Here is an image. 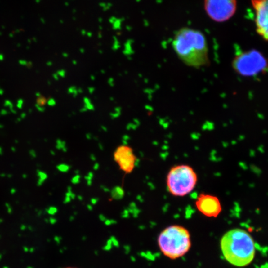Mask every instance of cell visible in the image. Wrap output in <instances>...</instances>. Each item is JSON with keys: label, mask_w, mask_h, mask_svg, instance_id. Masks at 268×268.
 Returning a JSON list of instances; mask_svg holds the SVG:
<instances>
[{"label": "cell", "mask_w": 268, "mask_h": 268, "mask_svg": "<svg viewBox=\"0 0 268 268\" xmlns=\"http://www.w3.org/2000/svg\"><path fill=\"white\" fill-rule=\"evenodd\" d=\"M98 146H99V149L101 150V151H103L104 150V146H103V145H102V143H99V144H98Z\"/></svg>", "instance_id": "74e56055"}, {"label": "cell", "mask_w": 268, "mask_h": 268, "mask_svg": "<svg viewBox=\"0 0 268 268\" xmlns=\"http://www.w3.org/2000/svg\"><path fill=\"white\" fill-rule=\"evenodd\" d=\"M50 153L51 154L53 155V156H54V155L55 154V152L54 151H53V150H50Z\"/></svg>", "instance_id": "ee69618b"}, {"label": "cell", "mask_w": 268, "mask_h": 268, "mask_svg": "<svg viewBox=\"0 0 268 268\" xmlns=\"http://www.w3.org/2000/svg\"><path fill=\"white\" fill-rule=\"evenodd\" d=\"M56 169L61 172H67L70 169V166L67 164L61 163L56 166Z\"/></svg>", "instance_id": "5bb4252c"}, {"label": "cell", "mask_w": 268, "mask_h": 268, "mask_svg": "<svg viewBox=\"0 0 268 268\" xmlns=\"http://www.w3.org/2000/svg\"><path fill=\"white\" fill-rule=\"evenodd\" d=\"M197 181V174L194 168L185 164L171 167L166 179L168 192L176 197H184L190 194L195 187Z\"/></svg>", "instance_id": "277c9868"}, {"label": "cell", "mask_w": 268, "mask_h": 268, "mask_svg": "<svg viewBox=\"0 0 268 268\" xmlns=\"http://www.w3.org/2000/svg\"><path fill=\"white\" fill-rule=\"evenodd\" d=\"M67 190L68 191H72V188L71 186H68L67 188Z\"/></svg>", "instance_id": "bcb514c9"}, {"label": "cell", "mask_w": 268, "mask_h": 268, "mask_svg": "<svg viewBox=\"0 0 268 268\" xmlns=\"http://www.w3.org/2000/svg\"><path fill=\"white\" fill-rule=\"evenodd\" d=\"M80 179H81V176L79 174H76L75 176H74L71 179V182L73 184H78L80 182Z\"/></svg>", "instance_id": "ac0fdd59"}, {"label": "cell", "mask_w": 268, "mask_h": 268, "mask_svg": "<svg viewBox=\"0 0 268 268\" xmlns=\"http://www.w3.org/2000/svg\"><path fill=\"white\" fill-rule=\"evenodd\" d=\"M94 177V174L92 172H89L86 176H84V179L87 181V185L91 186L92 184V179Z\"/></svg>", "instance_id": "9a60e30c"}, {"label": "cell", "mask_w": 268, "mask_h": 268, "mask_svg": "<svg viewBox=\"0 0 268 268\" xmlns=\"http://www.w3.org/2000/svg\"><path fill=\"white\" fill-rule=\"evenodd\" d=\"M99 220H100V221H103V222H104V221L107 219V218L104 216V215H103V214H99Z\"/></svg>", "instance_id": "4dcf8cb0"}, {"label": "cell", "mask_w": 268, "mask_h": 268, "mask_svg": "<svg viewBox=\"0 0 268 268\" xmlns=\"http://www.w3.org/2000/svg\"><path fill=\"white\" fill-rule=\"evenodd\" d=\"M87 209H88L89 210H92V205H91V204H88V205H87Z\"/></svg>", "instance_id": "ab89813d"}, {"label": "cell", "mask_w": 268, "mask_h": 268, "mask_svg": "<svg viewBox=\"0 0 268 268\" xmlns=\"http://www.w3.org/2000/svg\"><path fill=\"white\" fill-rule=\"evenodd\" d=\"M71 200V199L70 198V197L65 195V199H64V200H63V203H68L70 202Z\"/></svg>", "instance_id": "4316f807"}, {"label": "cell", "mask_w": 268, "mask_h": 268, "mask_svg": "<svg viewBox=\"0 0 268 268\" xmlns=\"http://www.w3.org/2000/svg\"><path fill=\"white\" fill-rule=\"evenodd\" d=\"M158 244L160 251L167 257L176 259L184 256L190 249L189 231L181 225H171L159 234Z\"/></svg>", "instance_id": "3957f363"}, {"label": "cell", "mask_w": 268, "mask_h": 268, "mask_svg": "<svg viewBox=\"0 0 268 268\" xmlns=\"http://www.w3.org/2000/svg\"><path fill=\"white\" fill-rule=\"evenodd\" d=\"M77 198L79 200H83V197L81 195H78Z\"/></svg>", "instance_id": "7bdbcfd3"}, {"label": "cell", "mask_w": 268, "mask_h": 268, "mask_svg": "<svg viewBox=\"0 0 268 268\" xmlns=\"http://www.w3.org/2000/svg\"><path fill=\"white\" fill-rule=\"evenodd\" d=\"M116 223V221L113 220V219H106L104 221V224L107 226H109V225H112Z\"/></svg>", "instance_id": "603a6c76"}, {"label": "cell", "mask_w": 268, "mask_h": 268, "mask_svg": "<svg viewBox=\"0 0 268 268\" xmlns=\"http://www.w3.org/2000/svg\"><path fill=\"white\" fill-rule=\"evenodd\" d=\"M75 197H76V195H75L73 192H71V194H70V198L71 199V200H72V199H75Z\"/></svg>", "instance_id": "8d00e7d4"}, {"label": "cell", "mask_w": 268, "mask_h": 268, "mask_svg": "<svg viewBox=\"0 0 268 268\" xmlns=\"http://www.w3.org/2000/svg\"><path fill=\"white\" fill-rule=\"evenodd\" d=\"M35 108L37 109V110L38 111L40 112H44L45 110V107L44 106L39 105H38V104H35Z\"/></svg>", "instance_id": "d4e9b609"}, {"label": "cell", "mask_w": 268, "mask_h": 268, "mask_svg": "<svg viewBox=\"0 0 268 268\" xmlns=\"http://www.w3.org/2000/svg\"><path fill=\"white\" fill-rule=\"evenodd\" d=\"M47 104L48 105L53 107V106H55L56 105V101L53 98H49L47 100Z\"/></svg>", "instance_id": "7402d4cb"}, {"label": "cell", "mask_w": 268, "mask_h": 268, "mask_svg": "<svg viewBox=\"0 0 268 268\" xmlns=\"http://www.w3.org/2000/svg\"><path fill=\"white\" fill-rule=\"evenodd\" d=\"M29 268H32V267H29Z\"/></svg>", "instance_id": "f5cc1de1"}, {"label": "cell", "mask_w": 268, "mask_h": 268, "mask_svg": "<svg viewBox=\"0 0 268 268\" xmlns=\"http://www.w3.org/2000/svg\"><path fill=\"white\" fill-rule=\"evenodd\" d=\"M114 158L120 169L125 172H131L135 167V162L138 158L133 152L132 148L127 145H122L115 150Z\"/></svg>", "instance_id": "9c48e42d"}, {"label": "cell", "mask_w": 268, "mask_h": 268, "mask_svg": "<svg viewBox=\"0 0 268 268\" xmlns=\"http://www.w3.org/2000/svg\"><path fill=\"white\" fill-rule=\"evenodd\" d=\"M83 239H86V237H83Z\"/></svg>", "instance_id": "816d5d0a"}, {"label": "cell", "mask_w": 268, "mask_h": 268, "mask_svg": "<svg viewBox=\"0 0 268 268\" xmlns=\"http://www.w3.org/2000/svg\"><path fill=\"white\" fill-rule=\"evenodd\" d=\"M220 248L225 259L237 267L249 264L253 261L256 252L252 237L241 228L227 231L220 240Z\"/></svg>", "instance_id": "7a4b0ae2"}, {"label": "cell", "mask_w": 268, "mask_h": 268, "mask_svg": "<svg viewBox=\"0 0 268 268\" xmlns=\"http://www.w3.org/2000/svg\"><path fill=\"white\" fill-rule=\"evenodd\" d=\"M22 104V100H20V102H19V105H18V106H19V107H21Z\"/></svg>", "instance_id": "f6af8a7d"}, {"label": "cell", "mask_w": 268, "mask_h": 268, "mask_svg": "<svg viewBox=\"0 0 268 268\" xmlns=\"http://www.w3.org/2000/svg\"><path fill=\"white\" fill-rule=\"evenodd\" d=\"M172 47L179 59L188 66L200 68L210 64L207 38L199 30L181 28L174 35Z\"/></svg>", "instance_id": "6da1fadb"}, {"label": "cell", "mask_w": 268, "mask_h": 268, "mask_svg": "<svg viewBox=\"0 0 268 268\" xmlns=\"http://www.w3.org/2000/svg\"><path fill=\"white\" fill-rule=\"evenodd\" d=\"M84 102V107L87 109V110H94V106L92 104L91 99L87 97H84L83 98Z\"/></svg>", "instance_id": "4fadbf2b"}, {"label": "cell", "mask_w": 268, "mask_h": 268, "mask_svg": "<svg viewBox=\"0 0 268 268\" xmlns=\"http://www.w3.org/2000/svg\"><path fill=\"white\" fill-rule=\"evenodd\" d=\"M55 147L57 150H62L63 152L67 151V147L66 145V142L63 140H61L60 138H58L56 140V145Z\"/></svg>", "instance_id": "7c38bea8"}, {"label": "cell", "mask_w": 268, "mask_h": 268, "mask_svg": "<svg viewBox=\"0 0 268 268\" xmlns=\"http://www.w3.org/2000/svg\"><path fill=\"white\" fill-rule=\"evenodd\" d=\"M124 195V190L120 186H115L110 190V196L114 200H120Z\"/></svg>", "instance_id": "30bf717a"}, {"label": "cell", "mask_w": 268, "mask_h": 268, "mask_svg": "<svg viewBox=\"0 0 268 268\" xmlns=\"http://www.w3.org/2000/svg\"><path fill=\"white\" fill-rule=\"evenodd\" d=\"M86 138L87 139V140H91V138H92V135H91V133H87V134H86Z\"/></svg>", "instance_id": "e575fe53"}, {"label": "cell", "mask_w": 268, "mask_h": 268, "mask_svg": "<svg viewBox=\"0 0 268 268\" xmlns=\"http://www.w3.org/2000/svg\"><path fill=\"white\" fill-rule=\"evenodd\" d=\"M98 201H99L98 198H92L91 199V203H92V205H96Z\"/></svg>", "instance_id": "f546056e"}, {"label": "cell", "mask_w": 268, "mask_h": 268, "mask_svg": "<svg viewBox=\"0 0 268 268\" xmlns=\"http://www.w3.org/2000/svg\"><path fill=\"white\" fill-rule=\"evenodd\" d=\"M46 211H47V212L48 214H49V215H54L56 213V212H57V211H58V209H57V208L55 207L51 206V207H48V208L47 209Z\"/></svg>", "instance_id": "e0dca14e"}, {"label": "cell", "mask_w": 268, "mask_h": 268, "mask_svg": "<svg viewBox=\"0 0 268 268\" xmlns=\"http://www.w3.org/2000/svg\"><path fill=\"white\" fill-rule=\"evenodd\" d=\"M204 10L212 20L224 22L236 13L237 0H203Z\"/></svg>", "instance_id": "8992f818"}, {"label": "cell", "mask_w": 268, "mask_h": 268, "mask_svg": "<svg viewBox=\"0 0 268 268\" xmlns=\"http://www.w3.org/2000/svg\"><path fill=\"white\" fill-rule=\"evenodd\" d=\"M233 70L239 75L253 77L267 71V61L259 50L251 49L237 54L232 60Z\"/></svg>", "instance_id": "5b68a950"}, {"label": "cell", "mask_w": 268, "mask_h": 268, "mask_svg": "<svg viewBox=\"0 0 268 268\" xmlns=\"http://www.w3.org/2000/svg\"><path fill=\"white\" fill-rule=\"evenodd\" d=\"M29 153H30V156H31L32 158H36V156H37V153H36V152H35V150H30Z\"/></svg>", "instance_id": "83f0119b"}, {"label": "cell", "mask_w": 268, "mask_h": 268, "mask_svg": "<svg viewBox=\"0 0 268 268\" xmlns=\"http://www.w3.org/2000/svg\"><path fill=\"white\" fill-rule=\"evenodd\" d=\"M37 175L38 176V181H37V185L41 186L45 181L48 178V175L46 172L40 171L39 169L37 170Z\"/></svg>", "instance_id": "8fae6325"}, {"label": "cell", "mask_w": 268, "mask_h": 268, "mask_svg": "<svg viewBox=\"0 0 268 268\" xmlns=\"http://www.w3.org/2000/svg\"><path fill=\"white\" fill-rule=\"evenodd\" d=\"M77 91H78V92H80V93H81V92H83V91H82V89H78Z\"/></svg>", "instance_id": "c3c4849f"}, {"label": "cell", "mask_w": 268, "mask_h": 268, "mask_svg": "<svg viewBox=\"0 0 268 268\" xmlns=\"http://www.w3.org/2000/svg\"><path fill=\"white\" fill-rule=\"evenodd\" d=\"M195 206L203 215L212 218L217 217L222 210L220 201L218 197L203 193L200 194L197 198Z\"/></svg>", "instance_id": "ba28073f"}, {"label": "cell", "mask_w": 268, "mask_h": 268, "mask_svg": "<svg viewBox=\"0 0 268 268\" xmlns=\"http://www.w3.org/2000/svg\"><path fill=\"white\" fill-rule=\"evenodd\" d=\"M88 91L90 94H92L94 91V87H89L88 88Z\"/></svg>", "instance_id": "d590c367"}, {"label": "cell", "mask_w": 268, "mask_h": 268, "mask_svg": "<svg viewBox=\"0 0 268 268\" xmlns=\"http://www.w3.org/2000/svg\"><path fill=\"white\" fill-rule=\"evenodd\" d=\"M36 104L39 105H42V106H44L45 104H47V100L45 99V97H43V96H40L38 97H37V102Z\"/></svg>", "instance_id": "2e32d148"}, {"label": "cell", "mask_w": 268, "mask_h": 268, "mask_svg": "<svg viewBox=\"0 0 268 268\" xmlns=\"http://www.w3.org/2000/svg\"><path fill=\"white\" fill-rule=\"evenodd\" d=\"M112 248V241L110 240V239H108L105 245L104 246L103 249L105 251H110Z\"/></svg>", "instance_id": "ffe728a7"}, {"label": "cell", "mask_w": 268, "mask_h": 268, "mask_svg": "<svg viewBox=\"0 0 268 268\" xmlns=\"http://www.w3.org/2000/svg\"><path fill=\"white\" fill-rule=\"evenodd\" d=\"M99 168V164L98 163H96L93 166V169L96 171Z\"/></svg>", "instance_id": "d6a6232c"}, {"label": "cell", "mask_w": 268, "mask_h": 268, "mask_svg": "<svg viewBox=\"0 0 268 268\" xmlns=\"http://www.w3.org/2000/svg\"><path fill=\"white\" fill-rule=\"evenodd\" d=\"M110 100H114V98L113 97H110Z\"/></svg>", "instance_id": "f907efd6"}, {"label": "cell", "mask_w": 268, "mask_h": 268, "mask_svg": "<svg viewBox=\"0 0 268 268\" xmlns=\"http://www.w3.org/2000/svg\"><path fill=\"white\" fill-rule=\"evenodd\" d=\"M110 240L112 241V246H114L115 247H117V248L119 246V243H118V240L115 238V237H114V236H111L110 238Z\"/></svg>", "instance_id": "44dd1931"}, {"label": "cell", "mask_w": 268, "mask_h": 268, "mask_svg": "<svg viewBox=\"0 0 268 268\" xmlns=\"http://www.w3.org/2000/svg\"><path fill=\"white\" fill-rule=\"evenodd\" d=\"M254 11L257 34L266 42L268 40V0H251Z\"/></svg>", "instance_id": "52a82bcc"}, {"label": "cell", "mask_w": 268, "mask_h": 268, "mask_svg": "<svg viewBox=\"0 0 268 268\" xmlns=\"http://www.w3.org/2000/svg\"><path fill=\"white\" fill-rule=\"evenodd\" d=\"M80 110V112H86L87 111V109L83 106L82 108H81V109L79 110Z\"/></svg>", "instance_id": "f35d334b"}, {"label": "cell", "mask_w": 268, "mask_h": 268, "mask_svg": "<svg viewBox=\"0 0 268 268\" xmlns=\"http://www.w3.org/2000/svg\"><path fill=\"white\" fill-rule=\"evenodd\" d=\"M74 172H75V174H79V171L78 170H76V171H74Z\"/></svg>", "instance_id": "681fc988"}, {"label": "cell", "mask_w": 268, "mask_h": 268, "mask_svg": "<svg viewBox=\"0 0 268 268\" xmlns=\"http://www.w3.org/2000/svg\"><path fill=\"white\" fill-rule=\"evenodd\" d=\"M48 223H50V224H51V225H54V224H55L56 223V221H57V220L55 218H53V217H50V218H48Z\"/></svg>", "instance_id": "484cf974"}, {"label": "cell", "mask_w": 268, "mask_h": 268, "mask_svg": "<svg viewBox=\"0 0 268 268\" xmlns=\"http://www.w3.org/2000/svg\"><path fill=\"white\" fill-rule=\"evenodd\" d=\"M90 159L92 161H96V158L95 155L94 154H92V153L90 154Z\"/></svg>", "instance_id": "836d02e7"}, {"label": "cell", "mask_w": 268, "mask_h": 268, "mask_svg": "<svg viewBox=\"0 0 268 268\" xmlns=\"http://www.w3.org/2000/svg\"><path fill=\"white\" fill-rule=\"evenodd\" d=\"M35 96H36V97H40V96H42V94L40 93V92H36L35 93Z\"/></svg>", "instance_id": "b9f144b4"}, {"label": "cell", "mask_w": 268, "mask_h": 268, "mask_svg": "<svg viewBox=\"0 0 268 268\" xmlns=\"http://www.w3.org/2000/svg\"><path fill=\"white\" fill-rule=\"evenodd\" d=\"M100 189L102 190H104L105 192H110V189L108 188V187H105V186H104V185H100Z\"/></svg>", "instance_id": "1f68e13d"}, {"label": "cell", "mask_w": 268, "mask_h": 268, "mask_svg": "<svg viewBox=\"0 0 268 268\" xmlns=\"http://www.w3.org/2000/svg\"><path fill=\"white\" fill-rule=\"evenodd\" d=\"M101 128H102L104 131H105V132H107V127H105V126H104V125H102V126H101Z\"/></svg>", "instance_id": "60d3db41"}, {"label": "cell", "mask_w": 268, "mask_h": 268, "mask_svg": "<svg viewBox=\"0 0 268 268\" xmlns=\"http://www.w3.org/2000/svg\"><path fill=\"white\" fill-rule=\"evenodd\" d=\"M54 240L57 244H60L61 241V238L58 236H56L54 237Z\"/></svg>", "instance_id": "f1b7e54d"}, {"label": "cell", "mask_w": 268, "mask_h": 268, "mask_svg": "<svg viewBox=\"0 0 268 268\" xmlns=\"http://www.w3.org/2000/svg\"><path fill=\"white\" fill-rule=\"evenodd\" d=\"M74 219V216H71L69 217V221H73Z\"/></svg>", "instance_id": "7dc6e473"}, {"label": "cell", "mask_w": 268, "mask_h": 268, "mask_svg": "<svg viewBox=\"0 0 268 268\" xmlns=\"http://www.w3.org/2000/svg\"><path fill=\"white\" fill-rule=\"evenodd\" d=\"M120 112H115V111L114 112L110 113V117L112 119H115V118L118 117L120 116Z\"/></svg>", "instance_id": "cb8c5ba5"}, {"label": "cell", "mask_w": 268, "mask_h": 268, "mask_svg": "<svg viewBox=\"0 0 268 268\" xmlns=\"http://www.w3.org/2000/svg\"><path fill=\"white\" fill-rule=\"evenodd\" d=\"M68 92L69 94H72L74 97H76L78 96V93L76 88L75 87H73V86L69 87L68 90Z\"/></svg>", "instance_id": "d6986e66"}]
</instances>
